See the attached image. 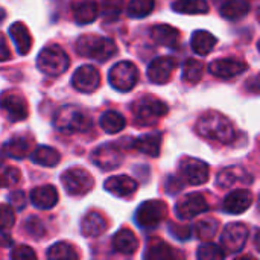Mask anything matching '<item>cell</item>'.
Masks as SVG:
<instances>
[{
    "label": "cell",
    "instance_id": "1",
    "mask_svg": "<svg viewBox=\"0 0 260 260\" xmlns=\"http://www.w3.org/2000/svg\"><path fill=\"white\" fill-rule=\"evenodd\" d=\"M197 133L212 142H219L222 145L232 143L235 139L233 123L221 113H206L197 120Z\"/></svg>",
    "mask_w": 260,
    "mask_h": 260
},
{
    "label": "cell",
    "instance_id": "2",
    "mask_svg": "<svg viewBox=\"0 0 260 260\" xmlns=\"http://www.w3.org/2000/svg\"><path fill=\"white\" fill-rule=\"evenodd\" d=\"M91 117L75 105L61 107L53 116V126L62 134H79L91 128Z\"/></svg>",
    "mask_w": 260,
    "mask_h": 260
},
{
    "label": "cell",
    "instance_id": "3",
    "mask_svg": "<svg viewBox=\"0 0 260 260\" xmlns=\"http://www.w3.org/2000/svg\"><path fill=\"white\" fill-rule=\"evenodd\" d=\"M75 49L81 56H87L99 62L108 61L117 52V46L113 40L105 38V37H98V35L79 37L75 44Z\"/></svg>",
    "mask_w": 260,
    "mask_h": 260
},
{
    "label": "cell",
    "instance_id": "4",
    "mask_svg": "<svg viewBox=\"0 0 260 260\" xmlns=\"http://www.w3.org/2000/svg\"><path fill=\"white\" fill-rule=\"evenodd\" d=\"M131 111L134 116V122L139 126H151V125L157 123L158 119H161L168 114L169 107L160 99L146 96V98L136 101L131 107Z\"/></svg>",
    "mask_w": 260,
    "mask_h": 260
},
{
    "label": "cell",
    "instance_id": "5",
    "mask_svg": "<svg viewBox=\"0 0 260 260\" xmlns=\"http://www.w3.org/2000/svg\"><path fill=\"white\" fill-rule=\"evenodd\" d=\"M70 59L69 55L58 46L50 44L41 49L37 58V66L40 72H43L47 76H59L69 69Z\"/></svg>",
    "mask_w": 260,
    "mask_h": 260
},
{
    "label": "cell",
    "instance_id": "6",
    "mask_svg": "<svg viewBox=\"0 0 260 260\" xmlns=\"http://www.w3.org/2000/svg\"><path fill=\"white\" fill-rule=\"evenodd\" d=\"M108 81L114 90L129 91L139 81V69L131 61H120L111 67Z\"/></svg>",
    "mask_w": 260,
    "mask_h": 260
},
{
    "label": "cell",
    "instance_id": "7",
    "mask_svg": "<svg viewBox=\"0 0 260 260\" xmlns=\"http://www.w3.org/2000/svg\"><path fill=\"white\" fill-rule=\"evenodd\" d=\"M61 183L66 192L72 197H81L88 193L94 184L93 177L87 171L79 168H72L64 171L61 175Z\"/></svg>",
    "mask_w": 260,
    "mask_h": 260
},
{
    "label": "cell",
    "instance_id": "8",
    "mask_svg": "<svg viewBox=\"0 0 260 260\" xmlns=\"http://www.w3.org/2000/svg\"><path fill=\"white\" fill-rule=\"evenodd\" d=\"M168 216V206L160 200H151L143 204L136 212V222L142 229H154Z\"/></svg>",
    "mask_w": 260,
    "mask_h": 260
},
{
    "label": "cell",
    "instance_id": "9",
    "mask_svg": "<svg viewBox=\"0 0 260 260\" xmlns=\"http://www.w3.org/2000/svg\"><path fill=\"white\" fill-rule=\"evenodd\" d=\"M178 172L180 177L192 186H201L209 180V166L198 158L184 157L180 161Z\"/></svg>",
    "mask_w": 260,
    "mask_h": 260
},
{
    "label": "cell",
    "instance_id": "10",
    "mask_svg": "<svg viewBox=\"0 0 260 260\" xmlns=\"http://www.w3.org/2000/svg\"><path fill=\"white\" fill-rule=\"evenodd\" d=\"M247 239H248V227L244 222H232L224 229L221 236V244L227 253L235 254L245 247Z\"/></svg>",
    "mask_w": 260,
    "mask_h": 260
},
{
    "label": "cell",
    "instance_id": "11",
    "mask_svg": "<svg viewBox=\"0 0 260 260\" xmlns=\"http://www.w3.org/2000/svg\"><path fill=\"white\" fill-rule=\"evenodd\" d=\"M93 163L102 171H113L120 166L123 155L122 149L114 143H104L98 146L91 154Z\"/></svg>",
    "mask_w": 260,
    "mask_h": 260
},
{
    "label": "cell",
    "instance_id": "12",
    "mask_svg": "<svg viewBox=\"0 0 260 260\" xmlns=\"http://www.w3.org/2000/svg\"><path fill=\"white\" fill-rule=\"evenodd\" d=\"M209 210V204L201 193H189L175 206V213L180 219H192Z\"/></svg>",
    "mask_w": 260,
    "mask_h": 260
},
{
    "label": "cell",
    "instance_id": "13",
    "mask_svg": "<svg viewBox=\"0 0 260 260\" xmlns=\"http://www.w3.org/2000/svg\"><path fill=\"white\" fill-rule=\"evenodd\" d=\"M72 84L81 93H91L101 85L99 70L93 66H88V64L81 66L75 70Z\"/></svg>",
    "mask_w": 260,
    "mask_h": 260
},
{
    "label": "cell",
    "instance_id": "14",
    "mask_svg": "<svg viewBox=\"0 0 260 260\" xmlns=\"http://www.w3.org/2000/svg\"><path fill=\"white\" fill-rule=\"evenodd\" d=\"M175 67H177L175 58L171 56L155 58L148 67V78L152 84H166L169 82Z\"/></svg>",
    "mask_w": 260,
    "mask_h": 260
},
{
    "label": "cell",
    "instance_id": "15",
    "mask_svg": "<svg viewBox=\"0 0 260 260\" xmlns=\"http://www.w3.org/2000/svg\"><path fill=\"white\" fill-rule=\"evenodd\" d=\"M209 70L212 75L221 79H232L244 73L247 70V64L236 58H222V59H215L213 62H210Z\"/></svg>",
    "mask_w": 260,
    "mask_h": 260
},
{
    "label": "cell",
    "instance_id": "16",
    "mask_svg": "<svg viewBox=\"0 0 260 260\" xmlns=\"http://www.w3.org/2000/svg\"><path fill=\"white\" fill-rule=\"evenodd\" d=\"M251 183H253V177L242 166H229L222 169L216 178V184L222 189H229L236 184L250 186Z\"/></svg>",
    "mask_w": 260,
    "mask_h": 260
},
{
    "label": "cell",
    "instance_id": "17",
    "mask_svg": "<svg viewBox=\"0 0 260 260\" xmlns=\"http://www.w3.org/2000/svg\"><path fill=\"white\" fill-rule=\"evenodd\" d=\"M2 107L11 122L24 120L29 114V108L24 98L17 93H5L2 96Z\"/></svg>",
    "mask_w": 260,
    "mask_h": 260
},
{
    "label": "cell",
    "instance_id": "18",
    "mask_svg": "<svg viewBox=\"0 0 260 260\" xmlns=\"http://www.w3.org/2000/svg\"><path fill=\"white\" fill-rule=\"evenodd\" d=\"M253 193L247 189H236L233 190L222 204V210L230 215H241L247 212L253 204Z\"/></svg>",
    "mask_w": 260,
    "mask_h": 260
},
{
    "label": "cell",
    "instance_id": "19",
    "mask_svg": "<svg viewBox=\"0 0 260 260\" xmlns=\"http://www.w3.org/2000/svg\"><path fill=\"white\" fill-rule=\"evenodd\" d=\"M105 190L110 192L111 195L117 198H128L137 190V183L134 178L126 177V175H119V177H111L105 181Z\"/></svg>",
    "mask_w": 260,
    "mask_h": 260
},
{
    "label": "cell",
    "instance_id": "20",
    "mask_svg": "<svg viewBox=\"0 0 260 260\" xmlns=\"http://www.w3.org/2000/svg\"><path fill=\"white\" fill-rule=\"evenodd\" d=\"M108 229V222L105 216L99 212H90L85 215L81 224V233L85 238H98L104 235Z\"/></svg>",
    "mask_w": 260,
    "mask_h": 260
},
{
    "label": "cell",
    "instance_id": "21",
    "mask_svg": "<svg viewBox=\"0 0 260 260\" xmlns=\"http://www.w3.org/2000/svg\"><path fill=\"white\" fill-rule=\"evenodd\" d=\"M30 203L41 210L53 209L58 203V192L53 186H40L30 192Z\"/></svg>",
    "mask_w": 260,
    "mask_h": 260
},
{
    "label": "cell",
    "instance_id": "22",
    "mask_svg": "<svg viewBox=\"0 0 260 260\" xmlns=\"http://www.w3.org/2000/svg\"><path fill=\"white\" fill-rule=\"evenodd\" d=\"M152 40L165 47H177L180 41V30L169 24H155L151 27Z\"/></svg>",
    "mask_w": 260,
    "mask_h": 260
},
{
    "label": "cell",
    "instance_id": "23",
    "mask_svg": "<svg viewBox=\"0 0 260 260\" xmlns=\"http://www.w3.org/2000/svg\"><path fill=\"white\" fill-rule=\"evenodd\" d=\"M113 248H114V251H117L120 254L131 256L139 248V239H137V236L131 230L122 229L113 238Z\"/></svg>",
    "mask_w": 260,
    "mask_h": 260
},
{
    "label": "cell",
    "instance_id": "24",
    "mask_svg": "<svg viewBox=\"0 0 260 260\" xmlns=\"http://www.w3.org/2000/svg\"><path fill=\"white\" fill-rule=\"evenodd\" d=\"M75 21L78 24H90L96 20L99 6L94 0H84V2H76L72 6Z\"/></svg>",
    "mask_w": 260,
    "mask_h": 260
},
{
    "label": "cell",
    "instance_id": "25",
    "mask_svg": "<svg viewBox=\"0 0 260 260\" xmlns=\"http://www.w3.org/2000/svg\"><path fill=\"white\" fill-rule=\"evenodd\" d=\"M9 35H11V38H12L15 47H17V52L20 55L29 53V50L32 49V37H30L27 27L23 23L17 21V23L11 24Z\"/></svg>",
    "mask_w": 260,
    "mask_h": 260
},
{
    "label": "cell",
    "instance_id": "26",
    "mask_svg": "<svg viewBox=\"0 0 260 260\" xmlns=\"http://www.w3.org/2000/svg\"><path fill=\"white\" fill-rule=\"evenodd\" d=\"M133 148H136L139 152L146 154L149 157H158L160 148H161V134L160 133H151V134L142 136L137 140H134Z\"/></svg>",
    "mask_w": 260,
    "mask_h": 260
},
{
    "label": "cell",
    "instance_id": "27",
    "mask_svg": "<svg viewBox=\"0 0 260 260\" xmlns=\"http://www.w3.org/2000/svg\"><path fill=\"white\" fill-rule=\"evenodd\" d=\"M30 160L40 166H46V168H53L59 163L61 155L56 149L50 148V146H37L32 154H30Z\"/></svg>",
    "mask_w": 260,
    "mask_h": 260
},
{
    "label": "cell",
    "instance_id": "28",
    "mask_svg": "<svg viewBox=\"0 0 260 260\" xmlns=\"http://www.w3.org/2000/svg\"><path fill=\"white\" fill-rule=\"evenodd\" d=\"M216 43H218L216 37L207 30H197L192 35V50L203 56L210 53L215 49Z\"/></svg>",
    "mask_w": 260,
    "mask_h": 260
},
{
    "label": "cell",
    "instance_id": "29",
    "mask_svg": "<svg viewBox=\"0 0 260 260\" xmlns=\"http://www.w3.org/2000/svg\"><path fill=\"white\" fill-rule=\"evenodd\" d=\"M219 12L225 20H239L250 12V5L245 0H225Z\"/></svg>",
    "mask_w": 260,
    "mask_h": 260
},
{
    "label": "cell",
    "instance_id": "30",
    "mask_svg": "<svg viewBox=\"0 0 260 260\" xmlns=\"http://www.w3.org/2000/svg\"><path fill=\"white\" fill-rule=\"evenodd\" d=\"M99 125L107 134H117L125 128L126 120L117 111H105L99 119Z\"/></svg>",
    "mask_w": 260,
    "mask_h": 260
},
{
    "label": "cell",
    "instance_id": "31",
    "mask_svg": "<svg viewBox=\"0 0 260 260\" xmlns=\"http://www.w3.org/2000/svg\"><path fill=\"white\" fill-rule=\"evenodd\" d=\"M172 9L180 14H207L210 6L207 0H175Z\"/></svg>",
    "mask_w": 260,
    "mask_h": 260
},
{
    "label": "cell",
    "instance_id": "32",
    "mask_svg": "<svg viewBox=\"0 0 260 260\" xmlns=\"http://www.w3.org/2000/svg\"><path fill=\"white\" fill-rule=\"evenodd\" d=\"M145 257L151 260L174 259V257H177V253L171 245H168L166 242L157 239V241H152L148 245V251L145 253Z\"/></svg>",
    "mask_w": 260,
    "mask_h": 260
},
{
    "label": "cell",
    "instance_id": "33",
    "mask_svg": "<svg viewBox=\"0 0 260 260\" xmlns=\"http://www.w3.org/2000/svg\"><path fill=\"white\" fill-rule=\"evenodd\" d=\"M29 151V142L24 137H14L3 145V154L12 158H24Z\"/></svg>",
    "mask_w": 260,
    "mask_h": 260
},
{
    "label": "cell",
    "instance_id": "34",
    "mask_svg": "<svg viewBox=\"0 0 260 260\" xmlns=\"http://www.w3.org/2000/svg\"><path fill=\"white\" fill-rule=\"evenodd\" d=\"M47 257L52 260H73L78 259L79 254L73 245L67 242H56L47 250Z\"/></svg>",
    "mask_w": 260,
    "mask_h": 260
},
{
    "label": "cell",
    "instance_id": "35",
    "mask_svg": "<svg viewBox=\"0 0 260 260\" xmlns=\"http://www.w3.org/2000/svg\"><path fill=\"white\" fill-rule=\"evenodd\" d=\"M203 72H204L203 62L198 61V59L189 58L183 64V79L186 82H190V84L198 82L203 78Z\"/></svg>",
    "mask_w": 260,
    "mask_h": 260
},
{
    "label": "cell",
    "instance_id": "36",
    "mask_svg": "<svg viewBox=\"0 0 260 260\" xmlns=\"http://www.w3.org/2000/svg\"><path fill=\"white\" fill-rule=\"evenodd\" d=\"M155 8V0H131L126 12L133 18H143L149 15Z\"/></svg>",
    "mask_w": 260,
    "mask_h": 260
},
{
    "label": "cell",
    "instance_id": "37",
    "mask_svg": "<svg viewBox=\"0 0 260 260\" xmlns=\"http://www.w3.org/2000/svg\"><path fill=\"white\" fill-rule=\"evenodd\" d=\"M218 232V221L210 218V219H203L195 225V235L201 241H210L215 238Z\"/></svg>",
    "mask_w": 260,
    "mask_h": 260
},
{
    "label": "cell",
    "instance_id": "38",
    "mask_svg": "<svg viewBox=\"0 0 260 260\" xmlns=\"http://www.w3.org/2000/svg\"><path fill=\"white\" fill-rule=\"evenodd\" d=\"M197 257L200 260H218L225 257V251L216 244H203L198 248Z\"/></svg>",
    "mask_w": 260,
    "mask_h": 260
},
{
    "label": "cell",
    "instance_id": "39",
    "mask_svg": "<svg viewBox=\"0 0 260 260\" xmlns=\"http://www.w3.org/2000/svg\"><path fill=\"white\" fill-rule=\"evenodd\" d=\"M24 230L34 239H40V238H43L46 235V227H44L43 221L38 219V218H35V216H30V218L26 219Z\"/></svg>",
    "mask_w": 260,
    "mask_h": 260
},
{
    "label": "cell",
    "instance_id": "40",
    "mask_svg": "<svg viewBox=\"0 0 260 260\" xmlns=\"http://www.w3.org/2000/svg\"><path fill=\"white\" fill-rule=\"evenodd\" d=\"M123 8V0H101V9L105 17L116 18Z\"/></svg>",
    "mask_w": 260,
    "mask_h": 260
},
{
    "label": "cell",
    "instance_id": "41",
    "mask_svg": "<svg viewBox=\"0 0 260 260\" xmlns=\"http://www.w3.org/2000/svg\"><path fill=\"white\" fill-rule=\"evenodd\" d=\"M20 181V171L17 168H5L2 172V184L3 187H12Z\"/></svg>",
    "mask_w": 260,
    "mask_h": 260
},
{
    "label": "cell",
    "instance_id": "42",
    "mask_svg": "<svg viewBox=\"0 0 260 260\" xmlns=\"http://www.w3.org/2000/svg\"><path fill=\"white\" fill-rule=\"evenodd\" d=\"M14 207L9 204H2V229L3 232L9 230L14 225L15 221V215H14Z\"/></svg>",
    "mask_w": 260,
    "mask_h": 260
},
{
    "label": "cell",
    "instance_id": "43",
    "mask_svg": "<svg viewBox=\"0 0 260 260\" xmlns=\"http://www.w3.org/2000/svg\"><path fill=\"white\" fill-rule=\"evenodd\" d=\"M11 257L15 260H32L37 257L35 251L27 245H18L11 251Z\"/></svg>",
    "mask_w": 260,
    "mask_h": 260
},
{
    "label": "cell",
    "instance_id": "44",
    "mask_svg": "<svg viewBox=\"0 0 260 260\" xmlns=\"http://www.w3.org/2000/svg\"><path fill=\"white\" fill-rule=\"evenodd\" d=\"M8 200H9V204H11L15 210H23V209H24V206H26L24 193H23V192H20V190L12 192V193L8 197Z\"/></svg>",
    "mask_w": 260,
    "mask_h": 260
},
{
    "label": "cell",
    "instance_id": "45",
    "mask_svg": "<svg viewBox=\"0 0 260 260\" xmlns=\"http://www.w3.org/2000/svg\"><path fill=\"white\" fill-rule=\"evenodd\" d=\"M169 232L177 239H189V236H190V229L186 227V225H180V224H171L169 225Z\"/></svg>",
    "mask_w": 260,
    "mask_h": 260
},
{
    "label": "cell",
    "instance_id": "46",
    "mask_svg": "<svg viewBox=\"0 0 260 260\" xmlns=\"http://www.w3.org/2000/svg\"><path fill=\"white\" fill-rule=\"evenodd\" d=\"M9 59V50H8V44L5 41V38H2V61Z\"/></svg>",
    "mask_w": 260,
    "mask_h": 260
},
{
    "label": "cell",
    "instance_id": "47",
    "mask_svg": "<svg viewBox=\"0 0 260 260\" xmlns=\"http://www.w3.org/2000/svg\"><path fill=\"white\" fill-rule=\"evenodd\" d=\"M254 247L260 251V230L256 232V236H254Z\"/></svg>",
    "mask_w": 260,
    "mask_h": 260
},
{
    "label": "cell",
    "instance_id": "48",
    "mask_svg": "<svg viewBox=\"0 0 260 260\" xmlns=\"http://www.w3.org/2000/svg\"><path fill=\"white\" fill-rule=\"evenodd\" d=\"M254 90H257V91H260V73L259 76L254 79Z\"/></svg>",
    "mask_w": 260,
    "mask_h": 260
},
{
    "label": "cell",
    "instance_id": "49",
    "mask_svg": "<svg viewBox=\"0 0 260 260\" xmlns=\"http://www.w3.org/2000/svg\"><path fill=\"white\" fill-rule=\"evenodd\" d=\"M257 17H259V20H260V6H259V9H257Z\"/></svg>",
    "mask_w": 260,
    "mask_h": 260
},
{
    "label": "cell",
    "instance_id": "50",
    "mask_svg": "<svg viewBox=\"0 0 260 260\" xmlns=\"http://www.w3.org/2000/svg\"><path fill=\"white\" fill-rule=\"evenodd\" d=\"M257 47H259V52H260V41H259V44H257Z\"/></svg>",
    "mask_w": 260,
    "mask_h": 260
},
{
    "label": "cell",
    "instance_id": "51",
    "mask_svg": "<svg viewBox=\"0 0 260 260\" xmlns=\"http://www.w3.org/2000/svg\"><path fill=\"white\" fill-rule=\"evenodd\" d=\"M215 2H218V3H219V2H221V0H215Z\"/></svg>",
    "mask_w": 260,
    "mask_h": 260
},
{
    "label": "cell",
    "instance_id": "52",
    "mask_svg": "<svg viewBox=\"0 0 260 260\" xmlns=\"http://www.w3.org/2000/svg\"><path fill=\"white\" fill-rule=\"evenodd\" d=\"M259 209H260V198H259Z\"/></svg>",
    "mask_w": 260,
    "mask_h": 260
}]
</instances>
